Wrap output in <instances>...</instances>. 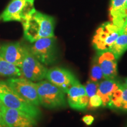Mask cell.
<instances>
[{"label": "cell", "mask_w": 127, "mask_h": 127, "mask_svg": "<svg viewBox=\"0 0 127 127\" xmlns=\"http://www.w3.org/2000/svg\"><path fill=\"white\" fill-rule=\"evenodd\" d=\"M24 36L31 43L54 36L55 20L51 16L35 11L22 23Z\"/></svg>", "instance_id": "6da1fadb"}, {"label": "cell", "mask_w": 127, "mask_h": 127, "mask_svg": "<svg viewBox=\"0 0 127 127\" xmlns=\"http://www.w3.org/2000/svg\"><path fill=\"white\" fill-rule=\"evenodd\" d=\"M0 101L2 105L25 112L38 120L41 116L39 109L34 105L25 101L11 88L7 81L0 79Z\"/></svg>", "instance_id": "7a4b0ae2"}, {"label": "cell", "mask_w": 127, "mask_h": 127, "mask_svg": "<svg viewBox=\"0 0 127 127\" xmlns=\"http://www.w3.org/2000/svg\"><path fill=\"white\" fill-rule=\"evenodd\" d=\"M36 84L39 105L48 109L65 106V93L63 90L47 80L40 81Z\"/></svg>", "instance_id": "3957f363"}, {"label": "cell", "mask_w": 127, "mask_h": 127, "mask_svg": "<svg viewBox=\"0 0 127 127\" xmlns=\"http://www.w3.org/2000/svg\"><path fill=\"white\" fill-rule=\"evenodd\" d=\"M28 48L32 54L45 65L52 64L58 58V48L54 36L39 39L31 43Z\"/></svg>", "instance_id": "277c9868"}, {"label": "cell", "mask_w": 127, "mask_h": 127, "mask_svg": "<svg viewBox=\"0 0 127 127\" xmlns=\"http://www.w3.org/2000/svg\"><path fill=\"white\" fill-rule=\"evenodd\" d=\"M123 29L112 22H105L95 31L93 39V45L97 52L109 51Z\"/></svg>", "instance_id": "5b68a950"}, {"label": "cell", "mask_w": 127, "mask_h": 127, "mask_svg": "<svg viewBox=\"0 0 127 127\" xmlns=\"http://www.w3.org/2000/svg\"><path fill=\"white\" fill-rule=\"evenodd\" d=\"M35 11L34 0H11L0 14V21L23 23Z\"/></svg>", "instance_id": "8992f818"}, {"label": "cell", "mask_w": 127, "mask_h": 127, "mask_svg": "<svg viewBox=\"0 0 127 127\" xmlns=\"http://www.w3.org/2000/svg\"><path fill=\"white\" fill-rule=\"evenodd\" d=\"M22 76L32 81H40L45 78L48 69L32 54L28 46L25 45L24 55L20 68Z\"/></svg>", "instance_id": "52a82bcc"}, {"label": "cell", "mask_w": 127, "mask_h": 127, "mask_svg": "<svg viewBox=\"0 0 127 127\" xmlns=\"http://www.w3.org/2000/svg\"><path fill=\"white\" fill-rule=\"evenodd\" d=\"M7 82L25 101L36 107L39 105L36 84L25 78L13 77Z\"/></svg>", "instance_id": "ba28073f"}, {"label": "cell", "mask_w": 127, "mask_h": 127, "mask_svg": "<svg viewBox=\"0 0 127 127\" xmlns=\"http://www.w3.org/2000/svg\"><path fill=\"white\" fill-rule=\"evenodd\" d=\"M45 78L65 94L78 81L71 71L63 67H54L48 69Z\"/></svg>", "instance_id": "9c48e42d"}, {"label": "cell", "mask_w": 127, "mask_h": 127, "mask_svg": "<svg viewBox=\"0 0 127 127\" xmlns=\"http://www.w3.org/2000/svg\"><path fill=\"white\" fill-rule=\"evenodd\" d=\"M1 115L8 127H35L36 120L25 112L2 105Z\"/></svg>", "instance_id": "30bf717a"}, {"label": "cell", "mask_w": 127, "mask_h": 127, "mask_svg": "<svg viewBox=\"0 0 127 127\" xmlns=\"http://www.w3.org/2000/svg\"><path fill=\"white\" fill-rule=\"evenodd\" d=\"M25 44L20 42L0 44V55L8 63L20 68L24 55Z\"/></svg>", "instance_id": "8fae6325"}, {"label": "cell", "mask_w": 127, "mask_h": 127, "mask_svg": "<svg viewBox=\"0 0 127 127\" xmlns=\"http://www.w3.org/2000/svg\"><path fill=\"white\" fill-rule=\"evenodd\" d=\"M67 101L69 107L75 110H84L88 107L89 97L85 87L78 80L67 93Z\"/></svg>", "instance_id": "7c38bea8"}, {"label": "cell", "mask_w": 127, "mask_h": 127, "mask_svg": "<svg viewBox=\"0 0 127 127\" xmlns=\"http://www.w3.org/2000/svg\"><path fill=\"white\" fill-rule=\"evenodd\" d=\"M98 62L102 71L105 79H115L117 76V60L109 51L98 52Z\"/></svg>", "instance_id": "4fadbf2b"}, {"label": "cell", "mask_w": 127, "mask_h": 127, "mask_svg": "<svg viewBox=\"0 0 127 127\" xmlns=\"http://www.w3.org/2000/svg\"><path fill=\"white\" fill-rule=\"evenodd\" d=\"M120 84L115 79H105L99 82L96 94L102 99L103 107H108L112 95L118 88Z\"/></svg>", "instance_id": "5bb4252c"}, {"label": "cell", "mask_w": 127, "mask_h": 127, "mask_svg": "<svg viewBox=\"0 0 127 127\" xmlns=\"http://www.w3.org/2000/svg\"><path fill=\"white\" fill-rule=\"evenodd\" d=\"M126 0H111L109 8L111 22L123 29L127 17L125 13Z\"/></svg>", "instance_id": "9a60e30c"}, {"label": "cell", "mask_w": 127, "mask_h": 127, "mask_svg": "<svg viewBox=\"0 0 127 127\" xmlns=\"http://www.w3.org/2000/svg\"><path fill=\"white\" fill-rule=\"evenodd\" d=\"M108 108L127 112V87L125 84H120L111 98Z\"/></svg>", "instance_id": "2e32d148"}, {"label": "cell", "mask_w": 127, "mask_h": 127, "mask_svg": "<svg viewBox=\"0 0 127 127\" xmlns=\"http://www.w3.org/2000/svg\"><path fill=\"white\" fill-rule=\"evenodd\" d=\"M127 50V34L122 31L112 45L109 51L114 54L116 58L118 60Z\"/></svg>", "instance_id": "e0dca14e"}, {"label": "cell", "mask_w": 127, "mask_h": 127, "mask_svg": "<svg viewBox=\"0 0 127 127\" xmlns=\"http://www.w3.org/2000/svg\"><path fill=\"white\" fill-rule=\"evenodd\" d=\"M0 75L8 77H20L22 74L20 68L8 63L0 55Z\"/></svg>", "instance_id": "ac0fdd59"}, {"label": "cell", "mask_w": 127, "mask_h": 127, "mask_svg": "<svg viewBox=\"0 0 127 127\" xmlns=\"http://www.w3.org/2000/svg\"><path fill=\"white\" fill-rule=\"evenodd\" d=\"M104 79H105V77L98 62L97 57L96 56L92 61L89 80L94 82H100Z\"/></svg>", "instance_id": "d6986e66"}, {"label": "cell", "mask_w": 127, "mask_h": 127, "mask_svg": "<svg viewBox=\"0 0 127 127\" xmlns=\"http://www.w3.org/2000/svg\"><path fill=\"white\" fill-rule=\"evenodd\" d=\"M99 83V82L91 81L90 80H88L87 81L85 88L89 98L93 96V95L96 94Z\"/></svg>", "instance_id": "ffe728a7"}, {"label": "cell", "mask_w": 127, "mask_h": 127, "mask_svg": "<svg viewBox=\"0 0 127 127\" xmlns=\"http://www.w3.org/2000/svg\"><path fill=\"white\" fill-rule=\"evenodd\" d=\"M102 99L99 95L95 94L89 98L88 107V108H96L102 106Z\"/></svg>", "instance_id": "44dd1931"}, {"label": "cell", "mask_w": 127, "mask_h": 127, "mask_svg": "<svg viewBox=\"0 0 127 127\" xmlns=\"http://www.w3.org/2000/svg\"><path fill=\"white\" fill-rule=\"evenodd\" d=\"M82 121L87 125H91L94 121V117L91 115H87L83 117Z\"/></svg>", "instance_id": "7402d4cb"}, {"label": "cell", "mask_w": 127, "mask_h": 127, "mask_svg": "<svg viewBox=\"0 0 127 127\" xmlns=\"http://www.w3.org/2000/svg\"><path fill=\"white\" fill-rule=\"evenodd\" d=\"M0 127H8L7 124L5 123L2 115H1V112H0Z\"/></svg>", "instance_id": "603a6c76"}, {"label": "cell", "mask_w": 127, "mask_h": 127, "mask_svg": "<svg viewBox=\"0 0 127 127\" xmlns=\"http://www.w3.org/2000/svg\"><path fill=\"white\" fill-rule=\"evenodd\" d=\"M123 30V31H124L125 33H127V18L126 21H125V23H124V25Z\"/></svg>", "instance_id": "cb8c5ba5"}, {"label": "cell", "mask_w": 127, "mask_h": 127, "mask_svg": "<svg viewBox=\"0 0 127 127\" xmlns=\"http://www.w3.org/2000/svg\"><path fill=\"white\" fill-rule=\"evenodd\" d=\"M124 84H125V85L127 87V78L125 79V83Z\"/></svg>", "instance_id": "d4e9b609"}, {"label": "cell", "mask_w": 127, "mask_h": 127, "mask_svg": "<svg viewBox=\"0 0 127 127\" xmlns=\"http://www.w3.org/2000/svg\"><path fill=\"white\" fill-rule=\"evenodd\" d=\"M2 106V102H1V101H0V109L1 108V107Z\"/></svg>", "instance_id": "484cf974"}, {"label": "cell", "mask_w": 127, "mask_h": 127, "mask_svg": "<svg viewBox=\"0 0 127 127\" xmlns=\"http://www.w3.org/2000/svg\"><path fill=\"white\" fill-rule=\"evenodd\" d=\"M125 6L127 7V0H126V2H125Z\"/></svg>", "instance_id": "4316f807"}]
</instances>
